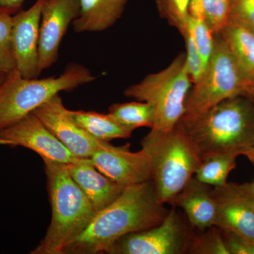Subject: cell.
<instances>
[{
  "label": "cell",
  "instance_id": "cell-1",
  "mask_svg": "<svg viewBox=\"0 0 254 254\" xmlns=\"http://www.w3.org/2000/svg\"><path fill=\"white\" fill-rule=\"evenodd\" d=\"M168 212L158 200L152 180L129 185L111 204L95 214L85 231L64 254H109L119 240L156 226Z\"/></svg>",
  "mask_w": 254,
  "mask_h": 254
},
{
  "label": "cell",
  "instance_id": "cell-2",
  "mask_svg": "<svg viewBox=\"0 0 254 254\" xmlns=\"http://www.w3.org/2000/svg\"><path fill=\"white\" fill-rule=\"evenodd\" d=\"M195 147L200 158L242 153L254 144V105L248 95L220 102L204 113L182 118L177 126Z\"/></svg>",
  "mask_w": 254,
  "mask_h": 254
},
{
  "label": "cell",
  "instance_id": "cell-3",
  "mask_svg": "<svg viewBox=\"0 0 254 254\" xmlns=\"http://www.w3.org/2000/svg\"><path fill=\"white\" fill-rule=\"evenodd\" d=\"M48 178L52 220L33 254H63L85 231L95 215L89 200L68 173L66 164L43 160Z\"/></svg>",
  "mask_w": 254,
  "mask_h": 254
},
{
  "label": "cell",
  "instance_id": "cell-4",
  "mask_svg": "<svg viewBox=\"0 0 254 254\" xmlns=\"http://www.w3.org/2000/svg\"><path fill=\"white\" fill-rule=\"evenodd\" d=\"M86 66L70 64L59 76L26 78L16 68L0 85V132L12 126L62 91H72L95 81Z\"/></svg>",
  "mask_w": 254,
  "mask_h": 254
},
{
  "label": "cell",
  "instance_id": "cell-5",
  "mask_svg": "<svg viewBox=\"0 0 254 254\" xmlns=\"http://www.w3.org/2000/svg\"><path fill=\"white\" fill-rule=\"evenodd\" d=\"M151 158L152 181L158 200L172 205L174 199L194 176L200 160L195 147L178 127L169 131L150 129L142 139Z\"/></svg>",
  "mask_w": 254,
  "mask_h": 254
},
{
  "label": "cell",
  "instance_id": "cell-6",
  "mask_svg": "<svg viewBox=\"0 0 254 254\" xmlns=\"http://www.w3.org/2000/svg\"><path fill=\"white\" fill-rule=\"evenodd\" d=\"M192 85L186 55L181 53L162 71L150 73L142 81L128 86L124 94L151 105L155 113L151 130L169 131L176 127L185 114Z\"/></svg>",
  "mask_w": 254,
  "mask_h": 254
},
{
  "label": "cell",
  "instance_id": "cell-7",
  "mask_svg": "<svg viewBox=\"0 0 254 254\" xmlns=\"http://www.w3.org/2000/svg\"><path fill=\"white\" fill-rule=\"evenodd\" d=\"M252 91L222 37L215 35L213 55L202 77L192 85L182 118L196 116L228 98L249 96Z\"/></svg>",
  "mask_w": 254,
  "mask_h": 254
},
{
  "label": "cell",
  "instance_id": "cell-8",
  "mask_svg": "<svg viewBox=\"0 0 254 254\" xmlns=\"http://www.w3.org/2000/svg\"><path fill=\"white\" fill-rule=\"evenodd\" d=\"M193 234L187 218L173 206L158 225L123 237L113 245L109 254H188Z\"/></svg>",
  "mask_w": 254,
  "mask_h": 254
},
{
  "label": "cell",
  "instance_id": "cell-9",
  "mask_svg": "<svg viewBox=\"0 0 254 254\" xmlns=\"http://www.w3.org/2000/svg\"><path fill=\"white\" fill-rule=\"evenodd\" d=\"M0 144L24 147L43 160L66 165L83 159L75 156L33 113L0 132Z\"/></svg>",
  "mask_w": 254,
  "mask_h": 254
},
{
  "label": "cell",
  "instance_id": "cell-10",
  "mask_svg": "<svg viewBox=\"0 0 254 254\" xmlns=\"http://www.w3.org/2000/svg\"><path fill=\"white\" fill-rule=\"evenodd\" d=\"M91 159L100 173L123 186L152 180L151 158L145 148L131 152L127 147L101 141Z\"/></svg>",
  "mask_w": 254,
  "mask_h": 254
},
{
  "label": "cell",
  "instance_id": "cell-11",
  "mask_svg": "<svg viewBox=\"0 0 254 254\" xmlns=\"http://www.w3.org/2000/svg\"><path fill=\"white\" fill-rule=\"evenodd\" d=\"M216 203L215 226L254 242V195L250 183L213 187Z\"/></svg>",
  "mask_w": 254,
  "mask_h": 254
},
{
  "label": "cell",
  "instance_id": "cell-12",
  "mask_svg": "<svg viewBox=\"0 0 254 254\" xmlns=\"http://www.w3.org/2000/svg\"><path fill=\"white\" fill-rule=\"evenodd\" d=\"M81 0H44L38 42L40 72L57 63L59 49L68 26L78 17Z\"/></svg>",
  "mask_w": 254,
  "mask_h": 254
},
{
  "label": "cell",
  "instance_id": "cell-13",
  "mask_svg": "<svg viewBox=\"0 0 254 254\" xmlns=\"http://www.w3.org/2000/svg\"><path fill=\"white\" fill-rule=\"evenodd\" d=\"M33 113L77 158H91L101 141L76 125L60 94L55 95Z\"/></svg>",
  "mask_w": 254,
  "mask_h": 254
},
{
  "label": "cell",
  "instance_id": "cell-14",
  "mask_svg": "<svg viewBox=\"0 0 254 254\" xmlns=\"http://www.w3.org/2000/svg\"><path fill=\"white\" fill-rule=\"evenodd\" d=\"M43 1L38 0L30 9L13 15V53L16 68L23 78H37L41 73L38 66V42Z\"/></svg>",
  "mask_w": 254,
  "mask_h": 254
},
{
  "label": "cell",
  "instance_id": "cell-15",
  "mask_svg": "<svg viewBox=\"0 0 254 254\" xmlns=\"http://www.w3.org/2000/svg\"><path fill=\"white\" fill-rule=\"evenodd\" d=\"M66 167L73 181L89 200L95 213L111 204L126 188L100 173L91 158L81 159Z\"/></svg>",
  "mask_w": 254,
  "mask_h": 254
},
{
  "label": "cell",
  "instance_id": "cell-16",
  "mask_svg": "<svg viewBox=\"0 0 254 254\" xmlns=\"http://www.w3.org/2000/svg\"><path fill=\"white\" fill-rule=\"evenodd\" d=\"M181 208L192 228L204 230L215 226L216 203L213 187L198 181L194 176L177 194L172 205Z\"/></svg>",
  "mask_w": 254,
  "mask_h": 254
},
{
  "label": "cell",
  "instance_id": "cell-17",
  "mask_svg": "<svg viewBox=\"0 0 254 254\" xmlns=\"http://www.w3.org/2000/svg\"><path fill=\"white\" fill-rule=\"evenodd\" d=\"M128 0H81L79 15L73 21L76 33L109 29L123 16Z\"/></svg>",
  "mask_w": 254,
  "mask_h": 254
},
{
  "label": "cell",
  "instance_id": "cell-18",
  "mask_svg": "<svg viewBox=\"0 0 254 254\" xmlns=\"http://www.w3.org/2000/svg\"><path fill=\"white\" fill-rule=\"evenodd\" d=\"M254 91V31L230 21L219 33Z\"/></svg>",
  "mask_w": 254,
  "mask_h": 254
},
{
  "label": "cell",
  "instance_id": "cell-19",
  "mask_svg": "<svg viewBox=\"0 0 254 254\" xmlns=\"http://www.w3.org/2000/svg\"><path fill=\"white\" fill-rule=\"evenodd\" d=\"M70 116L80 128L102 141L131 138L133 131L120 125L108 114L83 110H69Z\"/></svg>",
  "mask_w": 254,
  "mask_h": 254
},
{
  "label": "cell",
  "instance_id": "cell-20",
  "mask_svg": "<svg viewBox=\"0 0 254 254\" xmlns=\"http://www.w3.org/2000/svg\"><path fill=\"white\" fill-rule=\"evenodd\" d=\"M238 156L236 153H222L203 157L194 177L210 186H223L227 182L229 175L236 168Z\"/></svg>",
  "mask_w": 254,
  "mask_h": 254
},
{
  "label": "cell",
  "instance_id": "cell-21",
  "mask_svg": "<svg viewBox=\"0 0 254 254\" xmlns=\"http://www.w3.org/2000/svg\"><path fill=\"white\" fill-rule=\"evenodd\" d=\"M109 113L120 125L132 131L141 127L151 129L154 125V110L145 102L116 103L110 107Z\"/></svg>",
  "mask_w": 254,
  "mask_h": 254
},
{
  "label": "cell",
  "instance_id": "cell-22",
  "mask_svg": "<svg viewBox=\"0 0 254 254\" xmlns=\"http://www.w3.org/2000/svg\"><path fill=\"white\" fill-rule=\"evenodd\" d=\"M193 232L189 253L192 254H230L221 230L213 226Z\"/></svg>",
  "mask_w": 254,
  "mask_h": 254
},
{
  "label": "cell",
  "instance_id": "cell-23",
  "mask_svg": "<svg viewBox=\"0 0 254 254\" xmlns=\"http://www.w3.org/2000/svg\"><path fill=\"white\" fill-rule=\"evenodd\" d=\"M199 53L205 70L215 48V33L204 20L189 17L187 31Z\"/></svg>",
  "mask_w": 254,
  "mask_h": 254
},
{
  "label": "cell",
  "instance_id": "cell-24",
  "mask_svg": "<svg viewBox=\"0 0 254 254\" xmlns=\"http://www.w3.org/2000/svg\"><path fill=\"white\" fill-rule=\"evenodd\" d=\"M190 1V0H156L160 14L176 28L182 36L187 31Z\"/></svg>",
  "mask_w": 254,
  "mask_h": 254
},
{
  "label": "cell",
  "instance_id": "cell-25",
  "mask_svg": "<svg viewBox=\"0 0 254 254\" xmlns=\"http://www.w3.org/2000/svg\"><path fill=\"white\" fill-rule=\"evenodd\" d=\"M13 15L0 13V71L4 73L16 68L11 43Z\"/></svg>",
  "mask_w": 254,
  "mask_h": 254
},
{
  "label": "cell",
  "instance_id": "cell-26",
  "mask_svg": "<svg viewBox=\"0 0 254 254\" xmlns=\"http://www.w3.org/2000/svg\"><path fill=\"white\" fill-rule=\"evenodd\" d=\"M205 21L215 35L219 34L230 22L232 0H203Z\"/></svg>",
  "mask_w": 254,
  "mask_h": 254
},
{
  "label": "cell",
  "instance_id": "cell-27",
  "mask_svg": "<svg viewBox=\"0 0 254 254\" xmlns=\"http://www.w3.org/2000/svg\"><path fill=\"white\" fill-rule=\"evenodd\" d=\"M230 21L254 31V0H232Z\"/></svg>",
  "mask_w": 254,
  "mask_h": 254
},
{
  "label": "cell",
  "instance_id": "cell-28",
  "mask_svg": "<svg viewBox=\"0 0 254 254\" xmlns=\"http://www.w3.org/2000/svg\"><path fill=\"white\" fill-rule=\"evenodd\" d=\"M183 37L186 43L185 55H186L187 68H188L192 83L193 84L199 81L200 78L202 77L205 71V67L190 33L186 32Z\"/></svg>",
  "mask_w": 254,
  "mask_h": 254
},
{
  "label": "cell",
  "instance_id": "cell-29",
  "mask_svg": "<svg viewBox=\"0 0 254 254\" xmlns=\"http://www.w3.org/2000/svg\"><path fill=\"white\" fill-rule=\"evenodd\" d=\"M230 254H254V242L232 232L222 231Z\"/></svg>",
  "mask_w": 254,
  "mask_h": 254
},
{
  "label": "cell",
  "instance_id": "cell-30",
  "mask_svg": "<svg viewBox=\"0 0 254 254\" xmlns=\"http://www.w3.org/2000/svg\"><path fill=\"white\" fill-rule=\"evenodd\" d=\"M26 0H0V13L11 15L21 11Z\"/></svg>",
  "mask_w": 254,
  "mask_h": 254
},
{
  "label": "cell",
  "instance_id": "cell-31",
  "mask_svg": "<svg viewBox=\"0 0 254 254\" xmlns=\"http://www.w3.org/2000/svg\"><path fill=\"white\" fill-rule=\"evenodd\" d=\"M242 155L247 157L250 160L251 163L254 165V144L248 149L246 150L245 152H243Z\"/></svg>",
  "mask_w": 254,
  "mask_h": 254
},
{
  "label": "cell",
  "instance_id": "cell-32",
  "mask_svg": "<svg viewBox=\"0 0 254 254\" xmlns=\"http://www.w3.org/2000/svg\"><path fill=\"white\" fill-rule=\"evenodd\" d=\"M6 73H4L3 72H1L0 71V85L2 83V82L4 81L5 77H6Z\"/></svg>",
  "mask_w": 254,
  "mask_h": 254
},
{
  "label": "cell",
  "instance_id": "cell-33",
  "mask_svg": "<svg viewBox=\"0 0 254 254\" xmlns=\"http://www.w3.org/2000/svg\"><path fill=\"white\" fill-rule=\"evenodd\" d=\"M250 185L251 190H252V193H253V194L254 195V182H252V183H250Z\"/></svg>",
  "mask_w": 254,
  "mask_h": 254
},
{
  "label": "cell",
  "instance_id": "cell-34",
  "mask_svg": "<svg viewBox=\"0 0 254 254\" xmlns=\"http://www.w3.org/2000/svg\"><path fill=\"white\" fill-rule=\"evenodd\" d=\"M249 97H250V98L252 99V101H253L254 105V91L252 92L250 95H249Z\"/></svg>",
  "mask_w": 254,
  "mask_h": 254
}]
</instances>
